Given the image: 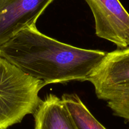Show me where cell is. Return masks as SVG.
<instances>
[{
  "instance_id": "3",
  "label": "cell",
  "mask_w": 129,
  "mask_h": 129,
  "mask_svg": "<svg viewBox=\"0 0 129 129\" xmlns=\"http://www.w3.org/2000/svg\"><path fill=\"white\" fill-rule=\"evenodd\" d=\"M88 81L113 115L129 123V47L107 53Z\"/></svg>"
},
{
  "instance_id": "7",
  "label": "cell",
  "mask_w": 129,
  "mask_h": 129,
  "mask_svg": "<svg viewBox=\"0 0 129 129\" xmlns=\"http://www.w3.org/2000/svg\"><path fill=\"white\" fill-rule=\"evenodd\" d=\"M61 99L78 129H107L92 115L76 94H64Z\"/></svg>"
},
{
  "instance_id": "4",
  "label": "cell",
  "mask_w": 129,
  "mask_h": 129,
  "mask_svg": "<svg viewBox=\"0 0 129 129\" xmlns=\"http://www.w3.org/2000/svg\"><path fill=\"white\" fill-rule=\"evenodd\" d=\"M95 22L96 35L124 49L129 46V13L119 0H85Z\"/></svg>"
},
{
  "instance_id": "2",
  "label": "cell",
  "mask_w": 129,
  "mask_h": 129,
  "mask_svg": "<svg viewBox=\"0 0 129 129\" xmlns=\"http://www.w3.org/2000/svg\"><path fill=\"white\" fill-rule=\"evenodd\" d=\"M0 55V129H8L34 115L42 100L39 92L45 86Z\"/></svg>"
},
{
  "instance_id": "6",
  "label": "cell",
  "mask_w": 129,
  "mask_h": 129,
  "mask_svg": "<svg viewBox=\"0 0 129 129\" xmlns=\"http://www.w3.org/2000/svg\"><path fill=\"white\" fill-rule=\"evenodd\" d=\"M35 129H78L61 98L48 94L34 113Z\"/></svg>"
},
{
  "instance_id": "1",
  "label": "cell",
  "mask_w": 129,
  "mask_h": 129,
  "mask_svg": "<svg viewBox=\"0 0 129 129\" xmlns=\"http://www.w3.org/2000/svg\"><path fill=\"white\" fill-rule=\"evenodd\" d=\"M107 52L77 48L25 28L0 46V55L45 85L88 81Z\"/></svg>"
},
{
  "instance_id": "5",
  "label": "cell",
  "mask_w": 129,
  "mask_h": 129,
  "mask_svg": "<svg viewBox=\"0 0 129 129\" xmlns=\"http://www.w3.org/2000/svg\"><path fill=\"white\" fill-rule=\"evenodd\" d=\"M55 0H0V46L25 28L36 25Z\"/></svg>"
}]
</instances>
